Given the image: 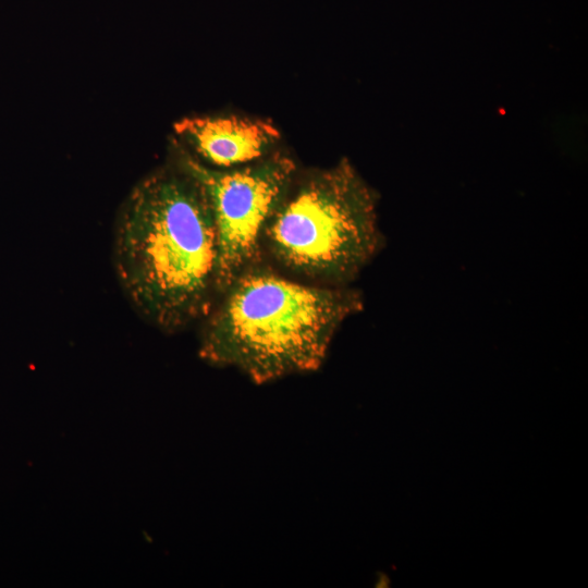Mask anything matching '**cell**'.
Instances as JSON below:
<instances>
[{
	"mask_svg": "<svg viewBox=\"0 0 588 588\" xmlns=\"http://www.w3.org/2000/svg\"><path fill=\"white\" fill-rule=\"evenodd\" d=\"M113 265L134 309L173 333L218 301V234L208 195L183 166L138 182L118 215Z\"/></svg>",
	"mask_w": 588,
	"mask_h": 588,
	"instance_id": "cell-1",
	"label": "cell"
},
{
	"mask_svg": "<svg viewBox=\"0 0 588 588\" xmlns=\"http://www.w3.org/2000/svg\"><path fill=\"white\" fill-rule=\"evenodd\" d=\"M363 308L356 289L297 280L262 261L242 273L206 316L199 356L259 384L314 371L341 324Z\"/></svg>",
	"mask_w": 588,
	"mask_h": 588,
	"instance_id": "cell-2",
	"label": "cell"
},
{
	"mask_svg": "<svg viewBox=\"0 0 588 588\" xmlns=\"http://www.w3.org/2000/svg\"><path fill=\"white\" fill-rule=\"evenodd\" d=\"M383 244L377 196L342 160L291 184L266 226L262 254L294 279L347 286Z\"/></svg>",
	"mask_w": 588,
	"mask_h": 588,
	"instance_id": "cell-3",
	"label": "cell"
},
{
	"mask_svg": "<svg viewBox=\"0 0 588 588\" xmlns=\"http://www.w3.org/2000/svg\"><path fill=\"white\" fill-rule=\"evenodd\" d=\"M180 163L201 183L212 208L220 297L242 273L265 261L264 233L294 181L295 163L283 155L233 171L212 170L187 155Z\"/></svg>",
	"mask_w": 588,
	"mask_h": 588,
	"instance_id": "cell-4",
	"label": "cell"
},
{
	"mask_svg": "<svg viewBox=\"0 0 588 588\" xmlns=\"http://www.w3.org/2000/svg\"><path fill=\"white\" fill-rule=\"evenodd\" d=\"M174 130L204 160L220 168L261 159L280 137L271 123L240 117L185 118Z\"/></svg>",
	"mask_w": 588,
	"mask_h": 588,
	"instance_id": "cell-5",
	"label": "cell"
}]
</instances>
